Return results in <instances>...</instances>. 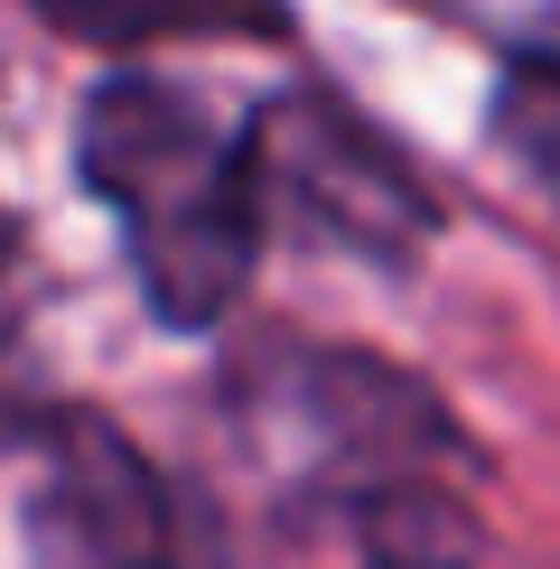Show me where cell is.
Wrapping results in <instances>:
<instances>
[{
    "mask_svg": "<svg viewBox=\"0 0 560 569\" xmlns=\"http://www.w3.org/2000/svg\"><path fill=\"white\" fill-rule=\"evenodd\" d=\"M84 187L131 233L140 290L169 327H216L262 252V169L252 140L169 84H103L76 131Z\"/></svg>",
    "mask_w": 560,
    "mask_h": 569,
    "instance_id": "cell-1",
    "label": "cell"
},
{
    "mask_svg": "<svg viewBox=\"0 0 560 569\" xmlns=\"http://www.w3.org/2000/svg\"><path fill=\"white\" fill-rule=\"evenodd\" d=\"M66 38L93 47H150V38H280V0H38Z\"/></svg>",
    "mask_w": 560,
    "mask_h": 569,
    "instance_id": "cell-4",
    "label": "cell"
},
{
    "mask_svg": "<svg viewBox=\"0 0 560 569\" xmlns=\"http://www.w3.org/2000/svg\"><path fill=\"white\" fill-rule=\"evenodd\" d=\"M243 140H252V169H262V197H299L309 216L346 224L356 243H402V233L430 224V206L402 178V159L373 131H356L337 103H318V93H290Z\"/></svg>",
    "mask_w": 560,
    "mask_h": 569,
    "instance_id": "cell-3",
    "label": "cell"
},
{
    "mask_svg": "<svg viewBox=\"0 0 560 569\" xmlns=\"http://www.w3.org/2000/svg\"><path fill=\"white\" fill-rule=\"evenodd\" d=\"M10 271H19V224L0 216V290H10Z\"/></svg>",
    "mask_w": 560,
    "mask_h": 569,
    "instance_id": "cell-6",
    "label": "cell"
},
{
    "mask_svg": "<svg viewBox=\"0 0 560 569\" xmlns=\"http://www.w3.org/2000/svg\"><path fill=\"white\" fill-rule=\"evenodd\" d=\"M504 140L560 187V76H551V66H532V76L504 84Z\"/></svg>",
    "mask_w": 560,
    "mask_h": 569,
    "instance_id": "cell-5",
    "label": "cell"
},
{
    "mask_svg": "<svg viewBox=\"0 0 560 569\" xmlns=\"http://www.w3.org/2000/svg\"><path fill=\"white\" fill-rule=\"evenodd\" d=\"M29 569H216V541L122 430L66 420L29 486Z\"/></svg>",
    "mask_w": 560,
    "mask_h": 569,
    "instance_id": "cell-2",
    "label": "cell"
}]
</instances>
